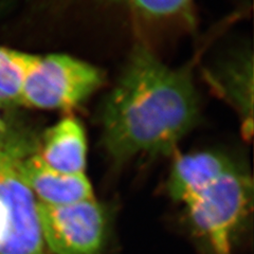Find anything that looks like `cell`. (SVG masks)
<instances>
[{
    "instance_id": "1",
    "label": "cell",
    "mask_w": 254,
    "mask_h": 254,
    "mask_svg": "<svg viewBox=\"0 0 254 254\" xmlns=\"http://www.w3.org/2000/svg\"><path fill=\"white\" fill-rule=\"evenodd\" d=\"M199 111L190 70L169 67L138 44L103 104V147L118 164L170 155L194 128Z\"/></svg>"
},
{
    "instance_id": "2",
    "label": "cell",
    "mask_w": 254,
    "mask_h": 254,
    "mask_svg": "<svg viewBox=\"0 0 254 254\" xmlns=\"http://www.w3.org/2000/svg\"><path fill=\"white\" fill-rule=\"evenodd\" d=\"M34 152L29 141L0 142V254H48L37 201L20 173L22 159Z\"/></svg>"
},
{
    "instance_id": "3",
    "label": "cell",
    "mask_w": 254,
    "mask_h": 254,
    "mask_svg": "<svg viewBox=\"0 0 254 254\" xmlns=\"http://www.w3.org/2000/svg\"><path fill=\"white\" fill-rule=\"evenodd\" d=\"M253 184L236 164L185 203L197 235L213 254H233L234 238L250 211Z\"/></svg>"
},
{
    "instance_id": "4",
    "label": "cell",
    "mask_w": 254,
    "mask_h": 254,
    "mask_svg": "<svg viewBox=\"0 0 254 254\" xmlns=\"http://www.w3.org/2000/svg\"><path fill=\"white\" fill-rule=\"evenodd\" d=\"M101 70L67 54L32 55L21 89V104L46 110L82 105L103 84Z\"/></svg>"
},
{
    "instance_id": "5",
    "label": "cell",
    "mask_w": 254,
    "mask_h": 254,
    "mask_svg": "<svg viewBox=\"0 0 254 254\" xmlns=\"http://www.w3.org/2000/svg\"><path fill=\"white\" fill-rule=\"evenodd\" d=\"M43 240L53 254H100L107 238L108 216L95 198L65 205L37 202Z\"/></svg>"
},
{
    "instance_id": "6",
    "label": "cell",
    "mask_w": 254,
    "mask_h": 254,
    "mask_svg": "<svg viewBox=\"0 0 254 254\" xmlns=\"http://www.w3.org/2000/svg\"><path fill=\"white\" fill-rule=\"evenodd\" d=\"M20 173L38 203L65 205L93 198L86 174H64L45 165L37 149L22 159Z\"/></svg>"
},
{
    "instance_id": "7",
    "label": "cell",
    "mask_w": 254,
    "mask_h": 254,
    "mask_svg": "<svg viewBox=\"0 0 254 254\" xmlns=\"http://www.w3.org/2000/svg\"><path fill=\"white\" fill-rule=\"evenodd\" d=\"M235 165L231 158L215 152L177 155L166 186L169 195L175 201L185 204Z\"/></svg>"
},
{
    "instance_id": "8",
    "label": "cell",
    "mask_w": 254,
    "mask_h": 254,
    "mask_svg": "<svg viewBox=\"0 0 254 254\" xmlns=\"http://www.w3.org/2000/svg\"><path fill=\"white\" fill-rule=\"evenodd\" d=\"M37 155L48 168L64 174H85L87 139L76 118L66 117L47 129Z\"/></svg>"
},
{
    "instance_id": "9",
    "label": "cell",
    "mask_w": 254,
    "mask_h": 254,
    "mask_svg": "<svg viewBox=\"0 0 254 254\" xmlns=\"http://www.w3.org/2000/svg\"><path fill=\"white\" fill-rule=\"evenodd\" d=\"M210 84L226 99L242 119L245 137H251L253 127V60L246 53L216 67L208 75Z\"/></svg>"
},
{
    "instance_id": "10",
    "label": "cell",
    "mask_w": 254,
    "mask_h": 254,
    "mask_svg": "<svg viewBox=\"0 0 254 254\" xmlns=\"http://www.w3.org/2000/svg\"><path fill=\"white\" fill-rule=\"evenodd\" d=\"M32 54L0 47V105L21 104V89Z\"/></svg>"
},
{
    "instance_id": "11",
    "label": "cell",
    "mask_w": 254,
    "mask_h": 254,
    "mask_svg": "<svg viewBox=\"0 0 254 254\" xmlns=\"http://www.w3.org/2000/svg\"><path fill=\"white\" fill-rule=\"evenodd\" d=\"M130 9L144 17L168 19L187 16L192 9L193 0H105Z\"/></svg>"
},
{
    "instance_id": "12",
    "label": "cell",
    "mask_w": 254,
    "mask_h": 254,
    "mask_svg": "<svg viewBox=\"0 0 254 254\" xmlns=\"http://www.w3.org/2000/svg\"><path fill=\"white\" fill-rule=\"evenodd\" d=\"M3 130V125H2V122L1 120H0V132H1Z\"/></svg>"
}]
</instances>
